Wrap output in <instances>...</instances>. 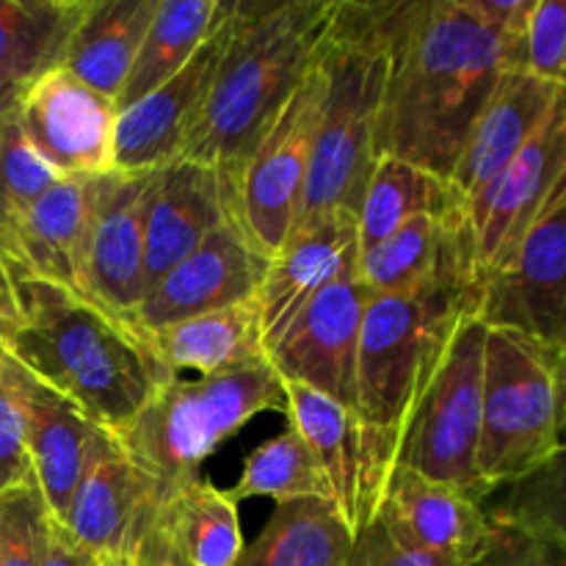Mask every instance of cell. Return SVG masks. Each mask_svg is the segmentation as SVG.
<instances>
[{
	"mask_svg": "<svg viewBox=\"0 0 566 566\" xmlns=\"http://www.w3.org/2000/svg\"><path fill=\"white\" fill-rule=\"evenodd\" d=\"M379 31L387 70L374 155L448 180L497 81L523 70V39L475 0H381Z\"/></svg>",
	"mask_w": 566,
	"mask_h": 566,
	"instance_id": "cell-1",
	"label": "cell"
},
{
	"mask_svg": "<svg viewBox=\"0 0 566 566\" xmlns=\"http://www.w3.org/2000/svg\"><path fill=\"white\" fill-rule=\"evenodd\" d=\"M17 304L14 324L0 326V346L108 434L125 431L177 379L136 315L42 280H17Z\"/></svg>",
	"mask_w": 566,
	"mask_h": 566,
	"instance_id": "cell-2",
	"label": "cell"
},
{
	"mask_svg": "<svg viewBox=\"0 0 566 566\" xmlns=\"http://www.w3.org/2000/svg\"><path fill=\"white\" fill-rule=\"evenodd\" d=\"M340 0H235V25L180 158L235 180L318 64Z\"/></svg>",
	"mask_w": 566,
	"mask_h": 566,
	"instance_id": "cell-3",
	"label": "cell"
},
{
	"mask_svg": "<svg viewBox=\"0 0 566 566\" xmlns=\"http://www.w3.org/2000/svg\"><path fill=\"white\" fill-rule=\"evenodd\" d=\"M381 0H340L321 53L324 99L291 235L332 213L357 216L376 164L374 133L385 88Z\"/></svg>",
	"mask_w": 566,
	"mask_h": 566,
	"instance_id": "cell-4",
	"label": "cell"
},
{
	"mask_svg": "<svg viewBox=\"0 0 566 566\" xmlns=\"http://www.w3.org/2000/svg\"><path fill=\"white\" fill-rule=\"evenodd\" d=\"M475 269L446 271L407 293L370 298L357 354V412L403 440L459 326L479 315Z\"/></svg>",
	"mask_w": 566,
	"mask_h": 566,
	"instance_id": "cell-5",
	"label": "cell"
},
{
	"mask_svg": "<svg viewBox=\"0 0 566 566\" xmlns=\"http://www.w3.org/2000/svg\"><path fill=\"white\" fill-rule=\"evenodd\" d=\"M285 412V387L269 359L175 381L164 387L116 442L155 486L166 495L199 479L205 459L263 412Z\"/></svg>",
	"mask_w": 566,
	"mask_h": 566,
	"instance_id": "cell-6",
	"label": "cell"
},
{
	"mask_svg": "<svg viewBox=\"0 0 566 566\" xmlns=\"http://www.w3.org/2000/svg\"><path fill=\"white\" fill-rule=\"evenodd\" d=\"M564 354L517 332L486 329L475 470L490 492L564 451Z\"/></svg>",
	"mask_w": 566,
	"mask_h": 566,
	"instance_id": "cell-7",
	"label": "cell"
},
{
	"mask_svg": "<svg viewBox=\"0 0 566 566\" xmlns=\"http://www.w3.org/2000/svg\"><path fill=\"white\" fill-rule=\"evenodd\" d=\"M486 326L468 318L459 326L440 370L409 418L398 468L457 486L484 501L490 495L475 470L481 442Z\"/></svg>",
	"mask_w": 566,
	"mask_h": 566,
	"instance_id": "cell-8",
	"label": "cell"
},
{
	"mask_svg": "<svg viewBox=\"0 0 566 566\" xmlns=\"http://www.w3.org/2000/svg\"><path fill=\"white\" fill-rule=\"evenodd\" d=\"M321 99L324 72L318 59L232 180V219L269 260L280 254L296 224Z\"/></svg>",
	"mask_w": 566,
	"mask_h": 566,
	"instance_id": "cell-9",
	"label": "cell"
},
{
	"mask_svg": "<svg viewBox=\"0 0 566 566\" xmlns=\"http://www.w3.org/2000/svg\"><path fill=\"white\" fill-rule=\"evenodd\" d=\"M282 387L287 423L304 437L318 459L329 481L332 503L352 536H357L379 517L381 501L398 468L401 440L310 387L291 381H282Z\"/></svg>",
	"mask_w": 566,
	"mask_h": 566,
	"instance_id": "cell-10",
	"label": "cell"
},
{
	"mask_svg": "<svg viewBox=\"0 0 566 566\" xmlns=\"http://www.w3.org/2000/svg\"><path fill=\"white\" fill-rule=\"evenodd\" d=\"M486 329H509L566 352V180L523 241L479 282Z\"/></svg>",
	"mask_w": 566,
	"mask_h": 566,
	"instance_id": "cell-11",
	"label": "cell"
},
{
	"mask_svg": "<svg viewBox=\"0 0 566 566\" xmlns=\"http://www.w3.org/2000/svg\"><path fill=\"white\" fill-rule=\"evenodd\" d=\"M566 180V103H558L534 138L464 199L475 274L495 269L528 232L558 182Z\"/></svg>",
	"mask_w": 566,
	"mask_h": 566,
	"instance_id": "cell-12",
	"label": "cell"
},
{
	"mask_svg": "<svg viewBox=\"0 0 566 566\" xmlns=\"http://www.w3.org/2000/svg\"><path fill=\"white\" fill-rule=\"evenodd\" d=\"M370 298L357 269L324 287L265 354L276 376L357 412L359 329Z\"/></svg>",
	"mask_w": 566,
	"mask_h": 566,
	"instance_id": "cell-13",
	"label": "cell"
},
{
	"mask_svg": "<svg viewBox=\"0 0 566 566\" xmlns=\"http://www.w3.org/2000/svg\"><path fill=\"white\" fill-rule=\"evenodd\" d=\"M232 25L235 3H224L216 28L177 75L138 103L116 111L114 171H153L180 158L230 44Z\"/></svg>",
	"mask_w": 566,
	"mask_h": 566,
	"instance_id": "cell-14",
	"label": "cell"
},
{
	"mask_svg": "<svg viewBox=\"0 0 566 566\" xmlns=\"http://www.w3.org/2000/svg\"><path fill=\"white\" fill-rule=\"evenodd\" d=\"M17 122L33 153L59 177L114 171V99L61 66L25 88Z\"/></svg>",
	"mask_w": 566,
	"mask_h": 566,
	"instance_id": "cell-15",
	"label": "cell"
},
{
	"mask_svg": "<svg viewBox=\"0 0 566 566\" xmlns=\"http://www.w3.org/2000/svg\"><path fill=\"white\" fill-rule=\"evenodd\" d=\"M149 171L92 177L81 249V293L119 315H136L144 285V197Z\"/></svg>",
	"mask_w": 566,
	"mask_h": 566,
	"instance_id": "cell-16",
	"label": "cell"
},
{
	"mask_svg": "<svg viewBox=\"0 0 566 566\" xmlns=\"http://www.w3.org/2000/svg\"><path fill=\"white\" fill-rule=\"evenodd\" d=\"M265 269L269 258L249 243L241 224L230 216L144 293L136 321L144 329L158 332L186 318L252 302Z\"/></svg>",
	"mask_w": 566,
	"mask_h": 566,
	"instance_id": "cell-17",
	"label": "cell"
},
{
	"mask_svg": "<svg viewBox=\"0 0 566 566\" xmlns=\"http://www.w3.org/2000/svg\"><path fill=\"white\" fill-rule=\"evenodd\" d=\"M158 506L160 495L147 475L130 462L114 434L99 429L61 525L94 562H99L136 551Z\"/></svg>",
	"mask_w": 566,
	"mask_h": 566,
	"instance_id": "cell-18",
	"label": "cell"
},
{
	"mask_svg": "<svg viewBox=\"0 0 566 566\" xmlns=\"http://www.w3.org/2000/svg\"><path fill=\"white\" fill-rule=\"evenodd\" d=\"M232 216V180L177 158L149 171L144 197V285L149 287Z\"/></svg>",
	"mask_w": 566,
	"mask_h": 566,
	"instance_id": "cell-19",
	"label": "cell"
},
{
	"mask_svg": "<svg viewBox=\"0 0 566 566\" xmlns=\"http://www.w3.org/2000/svg\"><path fill=\"white\" fill-rule=\"evenodd\" d=\"M379 520L392 542L442 566H473L486 545L481 497L396 468Z\"/></svg>",
	"mask_w": 566,
	"mask_h": 566,
	"instance_id": "cell-20",
	"label": "cell"
},
{
	"mask_svg": "<svg viewBox=\"0 0 566 566\" xmlns=\"http://www.w3.org/2000/svg\"><path fill=\"white\" fill-rule=\"evenodd\" d=\"M357 269V216L332 213L287 238L254 296L265 354L324 287Z\"/></svg>",
	"mask_w": 566,
	"mask_h": 566,
	"instance_id": "cell-21",
	"label": "cell"
},
{
	"mask_svg": "<svg viewBox=\"0 0 566 566\" xmlns=\"http://www.w3.org/2000/svg\"><path fill=\"white\" fill-rule=\"evenodd\" d=\"M564 103V86L539 81L523 70H512L497 81L495 92L473 122L448 182L462 199L492 180L531 138L547 116Z\"/></svg>",
	"mask_w": 566,
	"mask_h": 566,
	"instance_id": "cell-22",
	"label": "cell"
},
{
	"mask_svg": "<svg viewBox=\"0 0 566 566\" xmlns=\"http://www.w3.org/2000/svg\"><path fill=\"white\" fill-rule=\"evenodd\" d=\"M92 177H59L0 243L14 280H42L81 293V249ZM83 296V293H81Z\"/></svg>",
	"mask_w": 566,
	"mask_h": 566,
	"instance_id": "cell-23",
	"label": "cell"
},
{
	"mask_svg": "<svg viewBox=\"0 0 566 566\" xmlns=\"http://www.w3.org/2000/svg\"><path fill=\"white\" fill-rule=\"evenodd\" d=\"M20 387L22 403H25L28 457H31L33 481L42 492L50 517L64 523L99 426H94L70 401L48 390L42 381L33 379L22 365Z\"/></svg>",
	"mask_w": 566,
	"mask_h": 566,
	"instance_id": "cell-24",
	"label": "cell"
},
{
	"mask_svg": "<svg viewBox=\"0 0 566 566\" xmlns=\"http://www.w3.org/2000/svg\"><path fill=\"white\" fill-rule=\"evenodd\" d=\"M464 265L475 269L468 216H420L357 252V276L376 296L407 293Z\"/></svg>",
	"mask_w": 566,
	"mask_h": 566,
	"instance_id": "cell-25",
	"label": "cell"
},
{
	"mask_svg": "<svg viewBox=\"0 0 566 566\" xmlns=\"http://www.w3.org/2000/svg\"><path fill=\"white\" fill-rule=\"evenodd\" d=\"M155 9L158 0H88L61 70L116 103Z\"/></svg>",
	"mask_w": 566,
	"mask_h": 566,
	"instance_id": "cell-26",
	"label": "cell"
},
{
	"mask_svg": "<svg viewBox=\"0 0 566 566\" xmlns=\"http://www.w3.org/2000/svg\"><path fill=\"white\" fill-rule=\"evenodd\" d=\"M153 340L171 374L197 370L199 376H213L269 359L254 298L164 326L153 332Z\"/></svg>",
	"mask_w": 566,
	"mask_h": 566,
	"instance_id": "cell-27",
	"label": "cell"
},
{
	"mask_svg": "<svg viewBox=\"0 0 566 566\" xmlns=\"http://www.w3.org/2000/svg\"><path fill=\"white\" fill-rule=\"evenodd\" d=\"M88 0H0V83L33 86L64 64Z\"/></svg>",
	"mask_w": 566,
	"mask_h": 566,
	"instance_id": "cell-28",
	"label": "cell"
},
{
	"mask_svg": "<svg viewBox=\"0 0 566 566\" xmlns=\"http://www.w3.org/2000/svg\"><path fill=\"white\" fill-rule=\"evenodd\" d=\"M420 216H464V199L434 171L398 158H376L357 210V252Z\"/></svg>",
	"mask_w": 566,
	"mask_h": 566,
	"instance_id": "cell-29",
	"label": "cell"
},
{
	"mask_svg": "<svg viewBox=\"0 0 566 566\" xmlns=\"http://www.w3.org/2000/svg\"><path fill=\"white\" fill-rule=\"evenodd\" d=\"M352 542L332 501L282 503L232 566H346Z\"/></svg>",
	"mask_w": 566,
	"mask_h": 566,
	"instance_id": "cell-30",
	"label": "cell"
},
{
	"mask_svg": "<svg viewBox=\"0 0 566 566\" xmlns=\"http://www.w3.org/2000/svg\"><path fill=\"white\" fill-rule=\"evenodd\" d=\"M221 11V0H158L147 36L114 103L116 111L138 103L177 75L213 31Z\"/></svg>",
	"mask_w": 566,
	"mask_h": 566,
	"instance_id": "cell-31",
	"label": "cell"
},
{
	"mask_svg": "<svg viewBox=\"0 0 566 566\" xmlns=\"http://www.w3.org/2000/svg\"><path fill=\"white\" fill-rule=\"evenodd\" d=\"M155 520L191 566H232L243 551L238 503L202 475L166 495Z\"/></svg>",
	"mask_w": 566,
	"mask_h": 566,
	"instance_id": "cell-32",
	"label": "cell"
},
{
	"mask_svg": "<svg viewBox=\"0 0 566 566\" xmlns=\"http://www.w3.org/2000/svg\"><path fill=\"white\" fill-rule=\"evenodd\" d=\"M227 495L235 503L269 497L276 506L296 501H332L329 481L318 459L291 423L249 453L241 479L227 490Z\"/></svg>",
	"mask_w": 566,
	"mask_h": 566,
	"instance_id": "cell-33",
	"label": "cell"
},
{
	"mask_svg": "<svg viewBox=\"0 0 566 566\" xmlns=\"http://www.w3.org/2000/svg\"><path fill=\"white\" fill-rule=\"evenodd\" d=\"M486 525L520 531L539 539L566 542V475L564 451L539 468L497 484L481 501Z\"/></svg>",
	"mask_w": 566,
	"mask_h": 566,
	"instance_id": "cell-34",
	"label": "cell"
},
{
	"mask_svg": "<svg viewBox=\"0 0 566 566\" xmlns=\"http://www.w3.org/2000/svg\"><path fill=\"white\" fill-rule=\"evenodd\" d=\"M55 180L59 175L33 153L22 136L17 114L3 122L0 125V243Z\"/></svg>",
	"mask_w": 566,
	"mask_h": 566,
	"instance_id": "cell-35",
	"label": "cell"
},
{
	"mask_svg": "<svg viewBox=\"0 0 566 566\" xmlns=\"http://www.w3.org/2000/svg\"><path fill=\"white\" fill-rule=\"evenodd\" d=\"M50 512L36 481L0 495V566H39L48 542Z\"/></svg>",
	"mask_w": 566,
	"mask_h": 566,
	"instance_id": "cell-36",
	"label": "cell"
},
{
	"mask_svg": "<svg viewBox=\"0 0 566 566\" xmlns=\"http://www.w3.org/2000/svg\"><path fill=\"white\" fill-rule=\"evenodd\" d=\"M31 479L20 365L0 346V495Z\"/></svg>",
	"mask_w": 566,
	"mask_h": 566,
	"instance_id": "cell-37",
	"label": "cell"
},
{
	"mask_svg": "<svg viewBox=\"0 0 566 566\" xmlns=\"http://www.w3.org/2000/svg\"><path fill=\"white\" fill-rule=\"evenodd\" d=\"M523 72L564 86L566 77V3L534 0L523 33Z\"/></svg>",
	"mask_w": 566,
	"mask_h": 566,
	"instance_id": "cell-38",
	"label": "cell"
},
{
	"mask_svg": "<svg viewBox=\"0 0 566 566\" xmlns=\"http://www.w3.org/2000/svg\"><path fill=\"white\" fill-rule=\"evenodd\" d=\"M473 566H566V542L486 525L484 553Z\"/></svg>",
	"mask_w": 566,
	"mask_h": 566,
	"instance_id": "cell-39",
	"label": "cell"
},
{
	"mask_svg": "<svg viewBox=\"0 0 566 566\" xmlns=\"http://www.w3.org/2000/svg\"><path fill=\"white\" fill-rule=\"evenodd\" d=\"M346 566H442L431 558L418 556V553L407 551L392 536L387 534L385 525L379 520L359 531L352 542V553H348Z\"/></svg>",
	"mask_w": 566,
	"mask_h": 566,
	"instance_id": "cell-40",
	"label": "cell"
},
{
	"mask_svg": "<svg viewBox=\"0 0 566 566\" xmlns=\"http://www.w3.org/2000/svg\"><path fill=\"white\" fill-rule=\"evenodd\" d=\"M92 556L77 545L70 536V531L59 523V520L50 517L48 525V542H44V553L39 566H94Z\"/></svg>",
	"mask_w": 566,
	"mask_h": 566,
	"instance_id": "cell-41",
	"label": "cell"
},
{
	"mask_svg": "<svg viewBox=\"0 0 566 566\" xmlns=\"http://www.w3.org/2000/svg\"><path fill=\"white\" fill-rule=\"evenodd\" d=\"M138 556L144 566H191L158 520H153L149 528L144 531L142 542H138Z\"/></svg>",
	"mask_w": 566,
	"mask_h": 566,
	"instance_id": "cell-42",
	"label": "cell"
},
{
	"mask_svg": "<svg viewBox=\"0 0 566 566\" xmlns=\"http://www.w3.org/2000/svg\"><path fill=\"white\" fill-rule=\"evenodd\" d=\"M20 315V304H17V280L11 274L9 263L0 254V326L14 324Z\"/></svg>",
	"mask_w": 566,
	"mask_h": 566,
	"instance_id": "cell-43",
	"label": "cell"
},
{
	"mask_svg": "<svg viewBox=\"0 0 566 566\" xmlns=\"http://www.w3.org/2000/svg\"><path fill=\"white\" fill-rule=\"evenodd\" d=\"M22 94H25V88H22V86L0 83V125H3V122H9L11 116L17 114V108H20Z\"/></svg>",
	"mask_w": 566,
	"mask_h": 566,
	"instance_id": "cell-44",
	"label": "cell"
},
{
	"mask_svg": "<svg viewBox=\"0 0 566 566\" xmlns=\"http://www.w3.org/2000/svg\"><path fill=\"white\" fill-rule=\"evenodd\" d=\"M94 566H144V564H142V556H138V547H136V551L116 553V556L99 558Z\"/></svg>",
	"mask_w": 566,
	"mask_h": 566,
	"instance_id": "cell-45",
	"label": "cell"
}]
</instances>
